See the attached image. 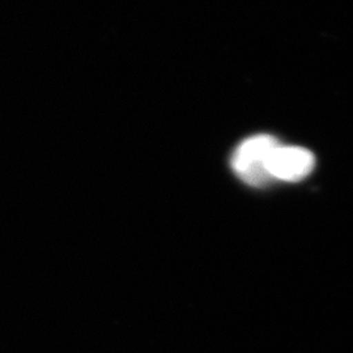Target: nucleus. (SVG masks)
<instances>
[{
    "label": "nucleus",
    "mask_w": 353,
    "mask_h": 353,
    "mask_svg": "<svg viewBox=\"0 0 353 353\" xmlns=\"http://www.w3.org/2000/svg\"><path fill=\"white\" fill-rule=\"evenodd\" d=\"M279 144L276 138L265 134L243 140L232 157L234 173L245 183L254 188H263L272 181L267 170V161Z\"/></svg>",
    "instance_id": "nucleus-1"
},
{
    "label": "nucleus",
    "mask_w": 353,
    "mask_h": 353,
    "mask_svg": "<svg viewBox=\"0 0 353 353\" xmlns=\"http://www.w3.org/2000/svg\"><path fill=\"white\" fill-rule=\"evenodd\" d=\"M316 166L314 154L301 147L281 145L271 153L267 170L272 179L297 182L309 176Z\"/></svg>",
    "instance_id": "nucleus-2"
}]
</instances>
